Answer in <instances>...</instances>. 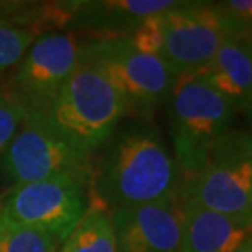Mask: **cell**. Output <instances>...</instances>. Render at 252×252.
<instances>
[{"instance_id":"cell-1","label":"cell","mask_w":252,"mask_h":252,"mask_svg":"<svg viewBox=\"0 0 252 252\" xmlns=\"http://www.w3.org/2000/svg\"><path fill=\"white\" fill-rule=\"evenodd\" d=\"M180 174L162 131L148 120L120 123L92 159L90 205L108 213L180 191Z\"/></svg>"},{"instance_id":"cell-2","label":"cell","mask_w":252,"mask_h":252,"mask_svg":"<svg viewBox=\"0 0 252 252\" xmlns=\"http://www.w3.org/2000/svg\"><path fill=\"white\" fill-rule=\"evenodd\" d=\"M34 115L92 158L126 118L120 94L95 65L85 61L51 103Z\"/></svg>"},{"instance_id":"cell-3","label":"cell","mask_w":252,"mask_h":252,"mask_svg":"<svg viewBox=\"0 0 252 252\" xmlns=\"http://www.w3.org/2000/svg\"><path fill=\"white\" fill-rule=\"evenodd\" d=\"M167 103L170 151L184 184L201 169L213 146L236 128L238 112L193 77L179 79Z\"/></svg>"},{"instance_id":"cell-4","label":"cell","mask_w":252,"mask_h":252,"mask_svg":"<svg viewBox=\"0 0 252 252\" xmlns=\"http://www.w3.org/2000/svg\"><path fill=\"white\" fill-rule=\"evenodd\" d=\"M84 61L108 79L123 100L126 117L134 120L151 122L179 82L167 63L136 49L125 38H87Z\"/></svg>"},{"instance_id":"cell-5","label":"cell","mask_w":252,"mask_h":252,"mask_svg":"<svg viewBox=\"0 0 252 252\" xmlns=\"http://www.w3.org/2000/svg\"><path fill=\"white\" fill-rule=\"evenodd\" d=\"M184 200L252 224V139L233 128L210 151L193 177L180 185Z\"/></svg>"},{"instance_id":"cell-6","label":"cell","mask_w":252,"mask_h":252,"mask_svg":"<svg viewBox=\"0 0 252 252\" xmlns=\"http://www.w3.org/2000/svg\"><path fill=\"white\" fill-rule=\"evenodd\" d=\"M90 170H70L8 189L0 198L5 220L43 231L61 244L92 201Z\"/></svg>"},{"instance_id":"cell-7","label":"cell","mask_w":252,"mask_h":252,"mask_svg":"<svg viewBox=\"0 0 252 252\" xmlns=\"http://www.w3.org/2000/svg\"><path fill=\"white\" fill-rule=\"evenodd\" d=\"M85 41L87 38L70 32L38 34L13 67L10 85L3 90L27 113L43 112L84 63Z\"/></svg>"},{"instance_id":"cell-8","label":"cell","mask_w":252,"mask_h":252,"mask_svg":"<svg viewBox=\"0 0 252 252\" xmlns=\"http://www.w3.org/2000/svg\"><path fill=\"white\" fill-rule=\"evenodd\" d=\"M92 159V156L69 143L39 115L27 113L0 153V179L12 189L70 170L90 169Z\"/></svg>"},{"instance_id":"cell-9","label":"cell","mask_w":252,"mask_h":252,"mask_svg":"<svg viewBox=\"0 0 252 252\" xmlns=\"http://www.w3.org/2000/svg\"><path fill=\"white\" fill-rule=\"evenodd\" d=\"M159 56L179 79L203 67L226 38L213 2H177L159 13Z\"/></svg>"},{"instance_id":"cell-10","label":"cell","mask_w":252,"mask_h":252,"mask_svg":"<svg viewBox=\"0 0 252 252\" xmlns=\"http://www.w3.org/2000/svg\"><path fill=\"white\" fill-rule=\"evenodd\" d=\"M117 252H180L184 203L180 191L148 205L112 211Z\"/></svg>"},{"instance_id":"cell-11","label":"cell","mask_w":252,"mask_h":252,"mask_svg":"<svg viewBox=\"0 0 252 252\" xmlns=\"http://www.w3.org/2000/svg\"><path fill=\"white\" fill-rule=\"evenodd\" d=\"M175 5L174 0H72L67 32L92 39L125 38L146 18Z\"/></svg>"},{"instance_id":"cell-12","label":"cell","mask_w":252,"mask_h":252,"mask_svg":"<svg viewBox=\"0 0 252 252\" xmlns=\"http://www.w3.org/2000/svg\"><path fill=\"white\" fill-rule=\"evenodd\" d=\"M252 38L226 36L215 56L193 77L221 95L236 112L251 113Z\"/></svg>"},{"instance_id":"cell-13","label":"cell","mask_w":252,"mask_h":252,"mask_svg":"<svg viewBox=\"0 0 252 252\" xmlns=\"http://www.w3.org/2000/svg\"><path fill=\"white\" fill-rule=\"evenodd\" d=\"M184 231L180 252H234L252 238V224L184 200Z\"/></svg>"},{"instance_id":"cell-14","label":"cell","mask_w":252,"mask_h":252,"mask_svg":"<svg viewBox=\"0 0 252 252\" xmlns=\"http://www.w3.org/2000/svg\"><path fill=\"white\" fill-rule=\"evenodd\" d=\"M56 252H117L112 215L102 206L90 205Z\"/></svg>"},{"instance_id":"cell-15","label":"cell","mask_w":252,"mask_h":252,"mask_svg":"<svg viewBox=\"0 0 252 252\" xmlns=\"http://www.w3.org/2000/svg\"><path fill=\"white\" fill-rule=\"evenodd\" d=\"M59 243L43 231L7 221L0 228V252H56Z\"/></svg>"},{"instance_id":"cell-16","label":"cell","mask_w":252,"mask_h":252,"mask_svg":"<svg viewBox=\"0 0 252 252\" xmlns=\"http://www.w3.org/2000/svg\"><path fill=\"white\" fill-rule=\"evenodd\" d=\"M215 12L226 36L252 38V2L251 0H224L213 2Z\"/></svg>"},{"instance_id":"cell-17","label":"cell","mask_w":252,"mask_h":252,"mask_svg":"<svg viewBox=\"0 0 252 252\" xmlns=\"http://www.w3.org/2000/svg\"><path fill=\"white\" fill-rule=\"evenodd\" d=\"M34 38L36 34L28 30L0 25V79L17 65Z\"/></svg>"},{"instance_id":"cell-18","label":"cell","mask_w":252,"mask_h":252,"mask_svg":"<svg viewBox=\"0 0 252 252\" xmlns=\"http://www.w3.org/2000/svg\"><path fill=\"white\" fill-rule=\"evenodd\" d=\"M25 117H27V112L22 105L7 90L0 89V153L12 139Z\"/></svg>"},{"instance_id":"cell-19","label":"cell","mask_w":252,"mask_h":252,"mask_svg":"<svg viewBox=\"0 0 252 252\" xmlns=\"http://www.w3.org/2000/svg\"><path fill=\"white\" fill-rule=\"evenodd\" d=\"M234 252H252V238L246 239L243 244L239 246L238 249H236Z\"/></svg>"},{"instance_id":"cell-20","label":"cell","mask_w":252,"mask_h":252,"mask_svg":"<svg viewBox=\"0 0 252 252\" xmlns=\"http://www.w3.org/2000/svg\"><path fill=\"white\" fill-rule=\"evenodd\" d=\"M5 223V216L2 213V208H0V228H2V224Z\"/></svg>"}]
</instances>
